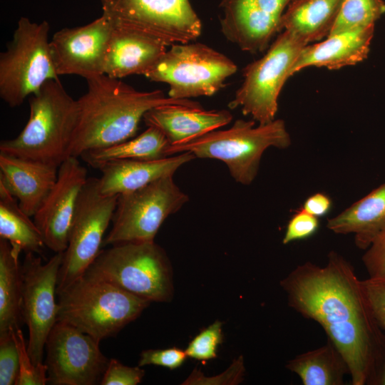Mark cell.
I'll return each mask as SVG.
<instances>
[{
  "instance_id": "6da1fadb",
  "label": "cell",
  "mask_w": 385,
  "mask_h": 385,
  "mask_svg": "<svg viewBox=\"0 0 385 385\" xmlns=\"http://www.w3.org/2000/svg\"><path fill=\"white\" fill-rule=\"evenodd\" d=\"M280 286L291 308L323 328L347 363L351 384L369 385L385 353V336L352 265L332 250L324 266L299 265Z\"/></svg>"
},
{
  "instance_id": "7a4b0ae2",
  "label": "cell",
  "mask_w": 385,
  "mask_h": 385,
  "mask_svg": "<svg viewBox=\"0 0 385 385\" xmlns=\"http://www.w3.org/2000/svg\"><path fill=\"white\" fill-rule=\"evenodd\" d=\"M86 92L78 100V118L69 156L113 145L135 136L152 108L167 104L201 107L190 99H175L163 91H140L118 78L102 74L86 79Z\"/></svg>"
},
{
  "instance_id": "3957f363",
  "label": "cell",
  "mask_w": 385,
  "mask_h": 385,
  "mask_svg": "<svg viewBox=\"0 0 385 385\" xmlns=\"http://www.w3.org/2000/svg\"><path fill=\"white\" fill-rule=\"evenodd\" d=\"M29 117L15 138L0 143V153L59 166L69 157L78 105L59 78L46 81L31 96Z\"/></svg>"
},
{
  "instance_id": "277c9868",
  "label": "cell",
  "mask_w": 385,
  "mask_h": 385,
  "mask_svg": "<svg viewBox=\"0 0 385 385\" xmlns=\"http://www.w3.org/2000/svg\"><path fill=\"white\" fill-rule=\"evenodd\" d=\"M291 143V136L282 119L257 126L254 120L240 119L228 129H216L183 143L170 145L167 154L170 156L188 152L195 158L221 160L236 182L248 185L256 178L262 156L267 148L285 149Z\"/></svg>"
},
{
  "instance_id": "5b68a950",
  "label": "cell",
  "mask_w": 385,
  "mask_h": 385,
  "mask_svg": "<svg viewBox=\"0 0 385 385\" xmlns=\"http://www.w3.org/2000/svg\"><path fill=\"white\" fill-rule=\"evenodd\" d=\"M58 321L98 342L115 337L135 321L150 302L86 274L57 293Z\"/></svg>"
},
{
  "instance_id": "8992f818",
  "label": "cell",
  "mask_w": 385,
  "mask_h": 385,
  "mask_svg": "<svg viewBox=\"0 0 385 385\" xmlns=\"http://www.w3.org/2000/svg\"><path fill=\"white\" fill-rule=\"evenodd\" d=\"M85 274L150 302H170L174 295L170 259L155 241L120 243L101 250Z\"/></svg>"
},
{
  "instance_id": "52a82bcc",
  "label": "cell",
  "mask_w": 385,
  "mask_h": 385,
  "mask_svg": "<svg viewBox=\"0 0 385 385\" xmlns=\"http://www.w3.org/2000/svg\"><path fill=\"white\" fill-rule=\"evenodd\" d=\"M46 21L21 17L0 55V97L11 108L21 106L49 80L58 79L51 52Z\"/></svg>"
},
{
  "instance_id": "ba28073f",
  "label": "cell",
  "mask_w": 385,
  "mask_h": 385,
  "mask_svg": "<svg viewBox=\"0 0 385 385\" xmlns=\"http://www.w3.org/2000/svg\"><path fill=\"white\" fill-rule=\"evenodd\" d=\"M192 42L170 46L144 75L152 81L167 83L172 98L211 96L237 71V65L223 53Z\"/></svg>"
},
{
  "instance_id": "9c48e42d",
  "label": "cell",
  "mask_w": 385,
  "mask_h": 385,
  "mask_svg": "<svg viewBox=\"0 0 385 385\" xmlns=\"http://www.w3.org/2000/svg\"><path fill=\"white\" fill-rule=\"evenodd\" d=\"M307 46L287 31H282L260 59L243 71L244 80L229 103L231 109L240 108L259 124L275 118L278 98L302 48Z\"/></svg>"
},
{
  "instance_id": "30bf717a",
  "label": "cell",
  "mask_w": 385,
  "mask_h": 385,
  "mask_svg": "<svg viewBox=\"0 0 385 385\" xmlns=\"http://www.w3.org/2000/svg\"><path fill=\"white\" fill-rule=\"evenodd\" d=\"M188 196L175 183L173 175L158 179L118 197L112 227L103 245L154 241L160 227L178 211Z\"/></svg>"
},
{
  "instance_id": "8fae6325",
  "label": "cell",
  "mask_w": 385,
  "mask_h": 385,
  "mask_svg": "<svg viewBox=\"0 0 385 385\" xmlns=\"http://www.w3.org/2000/svg\"><path fill=\"white\" fill-rule=\"evenodd\" d=\"M113 28L155 38L167 46L195 41L202 24L189 0H101Z\"/></svg>"
},
{
  "instance_id": "7c38bea8",
  "label": "cell",
  "mask_w": 385,
  "mask_h": 385,
  "mask_svg": "<svg viewBox=\"0 0 385 385\" xmlns=\"http://www.w3.org/2000/svg\"><path fill=\"white\" fill-rule=\"evenodd\" d=\"M118 196L102 194L98 178H88L79 195L68 246L63 252L57 293L83 276L98 257Z\"/></svg>"
},
{
  "instance_id": "4fadbf2b",
  "label": "cell",
  "mask_w": 385,
  "mask_h": 385,
  "mask_svg": "<svg viewBox=\"0 0 385 385\" xmlns=\"http://www.w3.org/2000/svg\"><path fill=\"white\" fill-rule=\"evenodd\" d=\"M63 259V252H56L42 262L41 257L29 252L21 264L22 313L29 329L28 351L36 365L43 363L48 336L58 321L56 294Z\"/></svg>"
},
{
  "instance_id": "5bb4252c",
  "label": "cell",
  "mask_w": 385,
  "mask_h": 385,
  "mask_svg": "<svg viewBox=\"0 0 385 385\" xmlns=\"http://www.w3.org/2000/svg\"><path fill=\"white\" fill-rule=\"evenodd\" d=\"M45 350L44 364L52 385L100 384L109 361L100 342L61 321L50 332Z\"/></svg>"
},
{
  "instance_id": "9a60e30c",
  "label": "cell",
  "mask_w": 385,
  "mask_h": 385,
  "mask_svg": "<svg viewBox=\"0 0 385 385\" xmlns=\"http://www.w3.org/2000/svg\"><path fill=\"white\" fill-rule=\"evenodd\" d=\"M113 26L103 14L81 26L64 28L50 41L58 76L78 75L87 79L104 74L106 54Z\"/></svg>"
},
{
  "instance_id": "2e32d148",
  "label": "cell",
  "mask_w": 385,
  "mask_h": 385,
  "mask_svg": "<svg viewBox=\"0 0 385 385\" xmlns=\"http://www.w3.org/2000/svg\"><path fill=\"white\" fill-rule=\"evenodd\" d=\"M292 0H220V29L241 50L263 52L281 32L282 16Z\"/></svg>"
},
{
  "instance_id": "e0dca14e",
  "label": "cell",
  "mask_w": 385,
  "mask_h": 385,
  "mask_svg": "<svg viewBox=\"0 0 385 385\" xmlns=\"http://www.w3.org/2000/svg\"><path fill=\"white\" fill-rule=\"evenodd\" d=\"M87 170L77 157L69 156L58 167L56 183L34 216L46 247L56 252L68 246L71 225Z\"/></svg>"
},
{
  "instance_id": "ac0fdd59",
  "label": "cell",
  "mask_w": 385,
  "mask_h": 385,
  "mask_svg": "<svg viewBox=\"0 0 385 385\" xmlns=\"http://www.w3.org/2000/svg\"><path fill=\"white\" fill-rule=\"evenodd\" d=\"M58 167L0 153V187L18 200L26 215L34 217L56 183Z\"/></svg>"
},
{
  "instance_id": "d6986e66",
  "label": "cell",
  "mask_w": 385,
  "mask_h": 385,
  "mask_svg": "<svg viewBox=\"0 0 385 385\" xmlns=\"http://www.w3.org/2000/svg\"><path fill=\"white\" fill-rule=\"evenodd\" d=\"M232 120V115L226 110L206 111L202 106L178 104L155 107L143 117L146 125L159 129L170 145L199 137L225 126Z\"/></svg>"
},
{
  "instance_id": "ffe728a7",
  "label": "cell",
  "mask_w": 385,
  "mask_h": 385,
  "mask_svg": "<svg viewBox=\"0 0 385 385\" xmlns=\"http://www.w3.org/2000/svg\"><path fill=\"white\" fill-rule=\"evenodd\" d=\"M195 158L185 152L153 160H118L101 165L98 170L100 192L105 195H120L140 189L163 177L173 175L183 165Z\"/></svg>"
},
{
  "instance_id": "44dd1931",
  "label": "cell",
  "mask_w": 385,
  "mask_h": 385,
  "mask_svg": "<svg viewBox=\"0 0 385 385\" xmlns=\"http://www.w3.org/2000/svg\"><path fill=\"white\" fill-rule=\"evenodd\" d=\"M374 33V26H371L329 35L322 42L305 46L291 76L310 66L337 70L364 61L369 53Z\"/></svg>"
},
{
  "instance_id": "7402d4cb",
  "label": "cell",
  "mask_w": 385,
  "mask_h": 385,
  "mask_svg": "<svg viewBox=\"0 0 385 385\" xmlns=\"http://www.w3.org/2000/svg\"><path fill=\"white\" fill-rule=\"evenodd\" d=\"M167 47L150 36L113 27L106 54L104 74L118 79L133 74L145 75Z\"/></svg>"
},
{
  "instance_id": "603a6c76",
  "label": "cell",
  "mask_w": 385,
  "mask_h": 385,
  "mask_svg": "<svg viewBox=\"0 0 385 385\" xmlns=\"http://www.w3.org/2000/svg\"><path fill=\"white\" fill-rule=\"evenodd\" d=\"M384 225L385 183L327 223V227L336 234H354L356 246L364 250Z\"/></svg>"
},
{
  "instance_id": "cb8c5ba5",
  "label": "cell",
  "mask_w": 385,
  "mask_h": 385,
  "mask_svg": "<svg viewBox=\"0 0 385 385\" xmlns=\"http://www.w3.org/2000/svg\"><path fill=\"white\" fill-rule=\"evenodd\" d=\"M342 0H292L280 24L306 45L328 36Z\"/></svg>"
},
{
  "instance_id": "d4e9b609",
  "label": "cell",
  "mask_w": 385,
  "mask_h": 385,
  "mask_svg": "<svg viewBox=\"0 0 385 385\" xmlns=\"http://www.w3.org/2000/svg\"><path fill=\"white\" fill-rule=\"evenodd\" d=\"M19 255L7 240L0 238V334L24 324Z\"/></svg>"
},
{
  "instance_id": "484cf974",
  "label": "cell",
  "mask_w": 385,
  "mask_h": 385,
  "mask_svg": "<svg viewBox=\"0 0 385 385\" xmlns=\"http://www.w3.org/2000/svg\"><path fill=\"white\" fill-rule=\"evenodd\" d=\"M286 368L304 385H342L345 375L349 374L344 358L329 339L324 345L289 360Z\"/></svg>"
},
{
  "instance_id": "4316f807",
  "label": "cell",
  "mask_w": 385,
  "mask_h": 385,
  "mask_svg": "<svg viewBox=\"0 0 385 385\" xmlns=\"http://www.w3.org/2000/svg\"><path fill=\"white\" fill-rule=\"evenodd\" d=\"M170 145L158 128L148 126L142 133L106 148L88 151L80 157L93 168L98 169L108 162L118 160H153L168 157Z\"/></svg>"
},
{
  "instance_id": "83f0119b",
  "label": "cell",
  "mask_w": 385,
  "mask_h": 385,
  "mask_svg": "<svg viewBox=\"0 0 385 385\" xmlns=\"http://www.w3.org/2000/svg\"><path fill=\"white\" fill-rule=\"evenodd\" d=\"M19 207L18 200L0 187V238L21 253L39 254L46 247L34 221Z\"/></svg>"
},
{
  "instance_id": "f1b7e54d",
  "label": "cell",
  "mask_w": 385,
  "mask_h": 385,
  "mask_svg": "<svg viewBox=\"0 0 385 385\" xmlns=\"http://www.w3.org/2000/svg\"><path fill=\"white\" fill-rule=\"evenodd\" d=\"M384 14L383 0H342L329 35L374 26Z\"/></svg>"
},
{
  "instance_id": "f546056e",
  "label": "cell",
  "mask_w": 385,
  "mask_h": 385,
  "mask_svg": "<svg viewBox=\"0 0 385 385\" xmlns=\"http://www.w3.org/2000/svg\"><path fill=\"white\" fill-rule=\"evenodd\" d=\"M19 356V371L15 385H45L48 383L47 367L36 365L28 351L27 342L21 328L12 330Z\"/></svg>"
},
{
  "instance_id": "4dcf8cb0",
  "label": "cell",
  "mask_w": 385,
  "mask_h": 385,
  "mask_svg": "<svg viewBox=\"0 0 385 385\" xmlns=\"http://www.w3.org/2000/svg\"><path fill=\"white\" fill-rule=\"evenodd\" d=\"M222 322L216 320L200 331L185 349L188 357L206 361L217 357L218 346L222 342Z\"/></svg>"
},
{
  "instance_id": "1f68e13d",
  "label": "cell",
  "mask_w": 385,
  "mask_h": 385,
  "mask_svg": "<svg viewBox=\"0 0 385 385\" xmlns=\"http://www.w3.org/2000/svg\"><path fill=\"white\" fill-rule=\"evenodd\" d=\"M19 356L12 332L0 334V385H15Z\"/></svg>"
},
{
  "instance_id": "d6a6232c",
  "label": "cell",
  "mask_w": 385,
  "mask_h": 385,
  "mask_svg": "<svg viewBox=\"0 0 385 385\" xmlns=\"http://www.w3.org/2000/svg\"><path fill=\"white\" fill-rule=\"evenodd\" d=\"M361 283L372 314L385 336V277H369Z\"/></svg>"
},
{
  "instance_id": "836d02e7",
  "label": "cell",
  "mask_w": 385,
  "mask_h": 385,
  "mask_svg": "<svg viewBox=\"0 0 385 385\" xmlns=\"http://www.w3.org/2000/svg\"><path fill=\"white\" fill-rule=\"evenodd\" d=\"M319 227L318 217L306 212L302 207L295 211L289 219L282 239V243L307 239L314 235Z\"/></svg>"
},
{
  "instance_id": "e575fe53",
  "label": "cell",
  "mask_w": 385,
  "mask_h": 385,
  "mask_svg": "<svg viewBox=\"0 0 385 385\" xmlns=\"http://www.w3.org/2000/svg\"><path fill=\"white\" fill-rule=\"evenodd\" d=\"M245 372L244 359L240 355L233 360L231 365L222 374L207 377L200 370L195 369L183 384H239L244 379Z\"/></svg>"
},
{
  "instance_id": "d590c367",
  "label": "cell",
  "mask_w": 385,
  "mask_h": 385,
  "mask_svg": "<svg viewBox=\"0 0 385 385\" xmlns=\"http://www.w3.org/2000/svg\"><path fill=\"white\" fill-rule=\"evenodd\" d=\"M145 376L144 369L138 365L129 366L116 359H109L108 364L101 380V385H137Z\"/></svg>"
},
{
  "instance_id": "8d00e7d4",
  "label": "cell",
  "mask_w": 385,
  "mask_h": 385,
  "mask_svg": "<svg viewBox=\"0 0 385 385\" xmlns=\"http://www.w3.org/2000/svg\"><path fill=\"white\" fill-rule=\"evenodd\" d=\"M188 357L185 351L173 346L166 349H145L140 354L139 366L154 365L170 370L179 368Z\"/></svg>"
},
{
  "instance_id": "74e56055",
  "label": "cell",
  "mask_w": 385,
  "mask_h": 385,
  "mask_svg": "<svg viewBox=\"0 0 385 385\" xmlns=\"http://www.w3.org/2000/svg\"><path fill=\"white\" fill-rule=\"evenodd\" d=\"M362 262L369 277H385V225L365 250Z\"/></svg>"
},
{
  "instance_id": "f35d334b",
  "label": "cell",
  "mask_w": 385,
  "mask_h": 385,
  "mask_svg": "<svg viewBox=\"0 0 385 385\" xmlns=\"http://www.w3.org/2000/svg\"><path fill=\"white\" fill-rule=\"evenodd\" d=\"M332 206V201L328 195L317 192L305 200L302 208L317 217H321L330 212Z\"/></svg>"
},
{
  "instance_id": "ab89813d",
  "label": "cell",
  "mask_w": 385,
  "mask_h": 385,
  "mask_svg": "<svg viewBox=\"0 0 385 385\" xmlns=\"http://www.w3.org/2000/svg\"><path fill=\"white\" fill-rule=\"evenodd\" d=\"M369 385H385V353L377 366Z\"/></svg>"
}]
</instances>
